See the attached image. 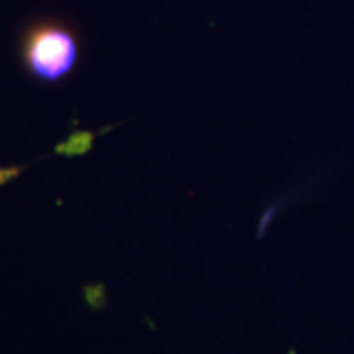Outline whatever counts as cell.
I'll return each instance as SVG.
<instances>
[{
  "instance_id": "3957f363",
  "label": "cell",
  "mask_w": 354,
  "mask_h": 354,
  "mask_svg": "<svg viewBox=\"0 0 354 354\" xmlns=\"http://www.w3.org/2000/svg\"><path fill=\"white\" fill-rule=\"evenodd\" d=\"M25 167L24 166H19V167H3V169H0V187H2L3 184L10 183V180L17 179L21 172H24Z\"/></svg>"
},
{
  "instance_id": "7a4b0ae2",
  "label": "cell",
  "mask_w": 354,
  "mask_h": 354,
  "mask_svg": "<svg viewBox=\"0 0 354 354\" xmlns=\"http://www.w3.org/2000/svg\"><path fill=\"white\" fill-rule=\"evenodd\" d=\"M95 138V133L91 131H77L73 133L64 143L56 146V153L64 154V156H77L91 149L92 141Z\"/></svg>"
},
{
  "instance_id": "6da1fadb",
  "label": "cell",
  "mask_w": 354,
  "mask_h": 354,
  "mask_svg": "<svg viewBox=\"0 0 354 354\" xmlns=\"http://www.w3.org/2000/svg\"><path fill=\"white\" fill-rule=\"evenodd\" d=\"M24 61L26 69L41 82H57L74 69L77 41L61 26H41L26 38Z\"/></svg>"
}]
</instances>
